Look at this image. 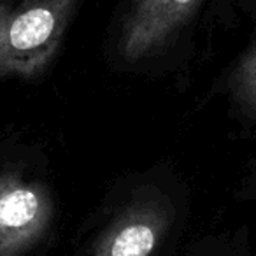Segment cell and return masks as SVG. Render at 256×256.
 <instances>
[{"mask_svg": "<svg viewBox=\"0 0 256 256\" xmlns=\"http://www.w3.org/2000/svg\"><path fill=\"white\" fill-rule=\"evenodd\" d=\"M54 206L50 190L16 172L0 176V256H23L50 230Z\"/></svg>", "mask_w": 256, "mask_h": 256, "instance_id": "2", "label": "cell"}, {"mask_svg": "<svg viewBox=\"0 0 256 256\" xmlns=\"http://www.w3.org/2000/svg\"><path fill=\"white\" fill-rule=\"evenodd\" d=\"M230 84L235 100L248 112L256 114V46L237 65Z\"/></svg>", "mask_w": 256, "mask_h": 256, "instance_id": "5", "label": "cell"}, {"mask_svg": "<svg viewBox=\"0 0 256 256\" xmlns=\"http://www.w3.org/2000/svg\"><path fill=\"white\" fill-rule=\"evenodd\" d=\"M200 4L202 0H132L121 26L123 58L139 62L164 48Z\"/></svg>", "mask_w": 256, "mask_h": 256, "instance_id": "3", "label": "cell"}, {"mask_svg": "<svg viewBox=\"0 0 256 256\" xmlns=\"http://www.w3.org/2000/svg\"><path fill=\"white\" fill-rule=\"evenodd\" d=\"M78 0H0V79L39 76L62 46Z\"/></svg>", "mask_w": 256, "mask_h": 256, "instance_id": "1", "label": "cell"}, {"mask_svg": "<svg viewBox=\"0 0 256 256\" xmlns=\"http://www.w3.org/2000/svg\"><path fill=\"white\" fill-rule=\"evenodd\" d=\"M167 228V206L158 198H140L102 232L93 256H153Z\"/></svg>", "mask_w": 256, "mask_h": 256, "instance_id": "4", "label": "cell"}]
</instances>
